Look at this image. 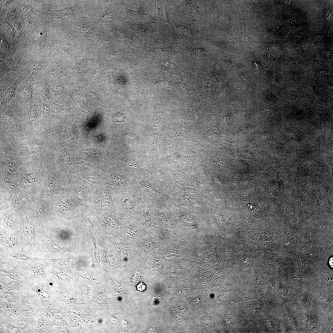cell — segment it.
Masks as SVG:
<instances>
[{
    "label": "cell",
    "instance_id": "1",
    "mask_svg": "<svg viewBox=\"0 0 333 333\" xmlns=\"http://www.w3.org/2000/svg\"><path fill=\"white\" fill-rule=\"evenodd\" d=\"M111 187L115 210L118 211L131 213L149 204V197L141 184L128 188Z\"/></svg>",
    "mask_w": 333,
    "mask_h": 333
},
{
    "label": "cell",
    "instance_id": "2",
    "mask_svg": "<svg viewBox=\"0 0 333 333\" xmlns=\"http://www.w3.org/2000/svg\"><path fill=\"white\" fill-rule=\"evenodd\" d=\"M95 191L89 199L87 205L98 213L115 210L112 187L100 179L95 184Z\"/></svg>",
    "mask_w": 333,
    "mask_h": 333
},
{
    "label": "cell",
    "instance_id": "3",
    "mask_svg": "<svg viewBox=\"0 0 333 333\" xmlns=\"http://www.w3.org/2000/svg\"><path fill=\"white\" fill-rule=\"evenodd\" d=\"M100 179L111 187L128 188L141 184L138 176L129 174L116 167L109 169L100 176Z\"/></svg>",
    "mask_w": 333,
    "mask_h": 333
},
{
    "label": "cell",
    "instance_id": "4",
    "mask_svg": "<svg viewBox=\"0 0 333 333\" xmlns=\"http://www.w3.org/2000/svg\"><path fill=\"white\" fill-rule=\"evenodd\" d=\"M70 181V194L82 208L85 207L95 191V184L76 175L71 176Z\"/></svg>",
    "mask_w": 333,
    "mask_h": 333
},
{
    "label": "cell",
    "instance_id": "5",
    "mask_svg": "<svg viewBox=\"0 0 333 333\" xmlns=\"http://www.w3.org/2000/svg\"><path fill=\"white\" fill-rule=\"evenodd\" d=\"M0 107L8 106L15 97L18 87L21 83L16 71L8 73L0 79Z\"/></svg>",
    "mask_w": 333,
    "mask_h": 333
},
{
    "label": "cell",
    "instance_id": "6",
    "mask_svg": "<svg viewBox=\"0 0 333 333\" xmlns=\"http://www.w3.org/2000/svg\"><path fill=\"white\" fill-rule=\"evenodd\" d=\"M21 82L26 83L34 86L49 73L45 69L44 61L37 60L29 66L21 71H16Z\"/></svg>",
    "mask_w": 333,
    "mask_h": 333
},
{
    "label": "cell",
    "instance_id": "7",
    "mask_svg": "<svg viewBox=\"0 0 333 333\" xmlns=\"http://www.w3.org/2000/svg\"><path fill=\"white\" fill-rule=\"evenodd\" d=\"M0 232V247L10 253L20 251L23 235L21 232Z\"/></svg>",
    "mask_w": 333,
    "mask_h": 333
},
{
    "label": "cell",
    "instance_id": "8",
    "mask_svg": "<svg viewBox=\"0 0 333 333\" xmlns=\"http://www.w3.org/2000/svg\"><path fill=\"white\" fill-rule=\"evenodd\" d=\"M15 97L18 102L27 106L39 101L35 86L26 83L19 84Z\"/></svg>",
    "mask_w": 333,
    "mask_h": 333
},
{
    "label": "cell",
    "instance_id": "9",
    "mask_svg": "<svg viewBox=\"0 0 333 333\" xmlns=\"http://www.w3.org/2000/svg\"><path fill=\"white\" fill-rule=\"evenodd\" d=\"M36 89L39 101L42 104H51V82L49 73L34 85Z\"/></svg>",
    "mask_w": 333,
    "mask_h": 333
},
{
    "label": "cell",
    "instance_id": "10",
    "mask_svg": "<svg viewBox=\"0 0 333 333\" xmlns=\"http://www.w3.org/2000/svg\"><path fill=\"white\" fill-rule=\"evenodd\" d=\"M6 60L1 64L0 79L7 73L21 67L24 63V57L19 55Z\"/></svg>",
    "mask_w": 333,
    "mask_h": 333
},
{
    "label": "cell",
    "instance_id": "11",
    "mask_svg": "<svg viewBox=\"0 0 333 333\" xmlns=\"http://www.w3.org/2000/svg\"><path fill=\"white\" fill-rule=\"evenodd\" d=\"M1 122L5 127L16 132H19L21 130V123L18 118L12 113L1 112Z\"/></svg>",
    "mask_w": 333,
    "mask_h": 333
},
{
    "label": "cell",
    "instance_id": "12",
    "mask_svg": "<svg viewBox=\"0 0 333 333\" xmlns=\"http://www.w3.org/2000/svg\"><path fill=\"white\" fill-rule=\"evenodd\" d=\"M75 172L90 183L95 184L100 179L102 174L92 169L83 166L75 167Z\"/></svg>",
    "mask_w": 333,
    "mask_h": 333
},
{
    "label": "cell",
    "instance_id": "13",
    "mask_svg": "<svg viewBox=\"0 0 333 333\" xmlns=\"http://www.w3.org/2000/svg\"><path fill=\"white\" fill-rule=\"evenodd\" d=\"M24 236L23 242H25L27 241L29 244L30 242L33 244V246H35L36 247V226L28 219L26 220L25 225L24 227Z\"/></svg>",
    "mask_w": 333,
    "mask_h": 333
},
{
    "label": "cell",
    "instance_id": "14",
    "mask_svg": "<svg viewBox=\"0 0 333 333\" xmlns=\"http://www.w3.org/2000/svg\"><path fill=\"white\" fill-rule=\"evenodd\" d=\"M42 105V104L38 101L27 106V118L31 125L33 126L36 124L39 116V108Z\"/></svg>",
    "mask_w": 333,
    "mask_h": 333
},
{
    "label": "cell",
    "instance_id": "15",
    "mask_svg": "<svg viewBox=\"0 0 333 333\" xmlns=\"http://www.w3.org/2000/svg\"><path fill=\"white\" fill-rule=\"evenodd\" d=\"M64 185L59 179L51 177L48 181V190L50 193L54 195H58L65 192Z\"/></svg>",
    "mask_w": 333,
    "mask_h": 333
},
{
    "label": "cell",
    "instance_id": "16",
    "mask_svg": "<svg viewBox=\"0 0 333 333\" xmlns=\"http://www.w3.org/2000/svg\"><path fill=\"white\" fill-rule=\"evenodd\" d=\"M0 297L6 301L12 303H18L21 300V297L18 294L9 290H1Z\"/></svg>",
    "mask_w": 333,
    "mask_h": 333
},
{
    "label": "cell",
    "instance_id": "17",
    "mask_svg": "<svg viewBox=\"0 0 333 333\" xmlns=\"http://www.w3.org/2000/svg\"><path fill=\"white\" fill-rule=\"evenodd\" d=\"M30 269L33 275L37 276L42 277L46 274V269L44 265L38 262H36L32 264Z\"/></svg>",
    "mask_w": 333,
    "mask_h": 333
},
{
    "label": "cell",
    "instance_id": "18",
    "mask_svg": "<svg viewBox=\"0 0 333 333\" xmlns=\"http://www.w3.org/2000/svg\"><path fill=\"white\" fill-rule=\"evenodd\" d=\"M2 307L4 309L5 313L8 316L11 317H14L17 314V310L15 306L14 305L8 303L1 302Z\"/></svg>",
    "mask_w": 333,
    "mask_h": 333
},
{
    "label": "cell",
    "instance_id": "19",
    "mask_svg": "<svg viewBox=\"0 0 333 333\" xmlns=\"http://www.w3.org/2000/svg\"><path fill=\"white\" fill-rule=\"evenodd\" d=\"M0 271L12 280H18L20 278L18 272L15 269H0Z\"/></svg>",
    "mask_w": 333,
    "mask_h": 333
},
{
    "label": "cell",
    "instance_id": "20",
    "mask_svg": "<svg viewBox=\"0 0 333 333\" xmlns=\"http://www.w3.org/2000/svg\"><path fill=\"white\" fill-rule=\"evenodd\" d=\"M51 104H42L41 108L42 113V120L43 121H48L49 118L50 112Z\"/></svg>",
    "mask_w": 333,
    "mask_h": 333
},
{
    "label": "cell",
    "instance_id": "21",
    "mask_svg": "<svg viewBox=\"0 0 333 333\" xmlns=\"http://www.w3.org/2000/svg\"><path fill=\"white\" fill-rule=\"evenodd\" d=\"M3 286L9 291H18L23 286L22 285L20 284L15 280L5 284Z\"/></svg>",
    "mask_w": 333,
    "mask_h": 333
},
{
    "label": "cell",
    "instance_id": "22",
    "mask_svg": "<svg viewBox=\"0 0 333 333\" xmlns=\"http://www.w3.org/2000/svg\"><path fill=\"white\" fill-rule=\"evenodd\" d=\"M3 227L9 230H15L14 222L13 219L8 217L4 218L2 221Z\"/></svg>",
    "mask_w": 333,
    "mask_h": 333
},
{
    "label": "cell",
    "instance_id": "23",
    "mask_svg": "<svg viewBox=\"0 0 333 333\" xmlns=\"http://www.w3.org/2000/svg\"><path fill=\"white\" fill-rule=\"evenodd\" d=\"M47 321L44 319H39L36 324L35 331V332H43L47 326Z\"/></svg>",
    "mask_w": 333,
    "mask_h": 333
},
{
    "label": "cell",
    "instance_id": "24",
    "mask_svg": "<svg viewBox=\"0 0 333 333\" xmlns=\"http://www.w3.org/2000/svg\"><path fill=\"white\" fill-rule=\"evenodd\" d=\"M21 313L25 317H31L33 315L34 308L30 305H26L22 309Z\"/></svg>",
    "mask_w": 333,
    "mask_h": 333
},
{
    "label": "cell",
    "instance_id": "25",
    "mask_svg": "<svg viewBox=\"0 0 333 333\" xmlns=\"http://www.w3.org/2000/svg\"><path fill=\"white\" fill-rule=\"evenodd\" d=\"M34 290L38 295L41 299H48L50 298V295L48 292L43 289L36 288Z\"/></svg>",
    "mask_w": 333,
    "mask_h": 333
},
{
    "label": "cell",
    "instance_id": "26",
    "mask_svg": "<svg viewBox=\"0 0 333 333\" xmlns=\"http://www.w3.org/2000/svg\"><path fill=\"white\" fill-rule=\"evenodd\" d=\"M26 180L28 186L33 187L36 183V175L33 173L28 174L27 175Z\"/></svg>",
    "mask_w": 333,
    "mask_h": 333
},
{
    "label": "cell",
    "instance_id": "27",
    "mask_svg": "<svg viewBox=\"0 0 333 333\" xmlns=\"http://www.w3.org/2000/svg\"><path fill=\"white\" fill-rule=\"evenodd\" d=\"M56 134V130L55 129L51 128L43 133L41 136L44 139H48L55 136Z\"/></svg>",
    "mask_w": 333,
    "mask_h": 333
},
{
    "label": "cell",
    "instance_id": "28",
    "mask_svg": "<svg viewBox=\"0 0 333 333\" xmlns=\"http://www.w3.org/2000/svg\"><path fill=\"white\" fill-rule=\"evenodd\" d=\"M34 320L33 318L23 317L21 318L19 320L20 325L23 327H26L32 323Z\"/></svg>",
    "mask_w": 333,
    "mask_h": 333
},
{
    "label": "cell",
    "instance_id": "29",
    "mask_svg": "<svg viewBox=\"0 0 333 333\" xmlns=\"http://www.w3.org/2000/svg\"><path fill=\"white\" fill-rule=\"evenodd\" d=\"M92 241H93V243L94 247L95 249V258L96 260H97V261H99L100 258V254L98 248L97 247V244L96 239L94 238L93 236H92Z\"/></svg>",
    "mask_w": 333,
    "mask_h": 333
},
{
    "label": "cell",
    "instance_id": "30",
    "mask_svg": "<svg viewBox=\"0 0 333 333\" xmlns=\"http://www.w3.org/2000/svg\"><path fill=\"white\" fill-rule=\"evenodd\" d=\"M7 166L8 169L10 171L14 172L17 169V167L15 163L11 160H8L7 162Z\"/></svg>",
    "mask_w": 333,
    "mask_h": 333
},
{
    "label": "cell",
    "instance_id": "31",
    "mask_svg": "<svg viewBox=\"0 0 333 333\" xmlns=\"http://www.w3.org/2000/svg\"><path fill=\"white\" fill-rule=\"evenodd\" d=\"M9 329L10 332L11 333H22L25 330L23 328L14 325L10 326Z\"/></svg>",
    "mask_w": 333,
    "mask_h": 333
},
{
    "label": "cell",
    "instance_id": "32",
    "mask_svg": "<svg viewBox=\"0 0 333 333\" xmlns=\"http://www.w3.org/2000/svg\"><path fill=\"white\" fill-rule=\"evenodd\" d=\"M43 312L45 315L48 318L54 313L55 309L52 307L48 306L45 308Z\"/></svg>",
    "mask_w": 333,
    "mask_h": 333
},
{
    "label": "cell",
    "instance_id": "33",
    "mask_svg": "<svg viewBox=\"0 0 333 333\" xmlns=\"http://www.w3.org/2000/svg\"><path fill=\"white\" fill-rule=\"evenodd\" d=\"M202 320L203 323L207 326H209L211 324L212 319L208 315L203 314L202 316Z\"/></svg>",
    "mask_w": 333,
    "mask_h": 333
},
{
    "label": "cell",
    "instance_id": "34",
    "mask_svg": "<svg viewBox=\"0 0 333 333\" xmlns=\"http://www.w3.org/2000/svg\"><path fill=\"white\" fill-rule=\"evenodd\" d=\"M153 243L150 241L147 240L145 242L144 244V249L147 251H150L153 248Z\"/></svg>",
    "mask_w": 333,
    "mask_h": 333
},
{
    "label": "cell",
    "instance_id": "35",
    "mask_svg": "<svg viewBox=\"0 0 333 333\" xmlns=\"http://www.w3.org/2000/svg\"><path fill=\"white\" fill-rule=\"evenodd\" d=\"M255 304H249V305H247L246 306L247 309L248 310L247 311H251L252 310V311H255V310H257V308L256 307H255Z\"/></svg>",
    "mask_w": 333,
    "mask_h": 333
},
{
    "label": "cell",
    "instance_id": "36",
    "mask_svg": "<svg viewBox=\"0 0 333 333\" xmlns=\"http://www.w3.org/2000/svg\"><path fill=\"white\" fill-rule=\"evenodd\" d=\"M324 36L322 34H318L315 35L314 39L316 41H321L323 39Z\"/></svg>",
    "mask_w": 333,
    "mask_h": 333
},
{
    "label": "cell",
    "instance_id": "37",
    "mask_svg": "<svg viewBox=\"0 0 333 333\" xmlns=\"http://www.w3.org/2000/svg\"><path fill=\"white\" fill-rule=\"evenodd\" d=\"M14 202L15 204L18 206L21 205L23 204L22 200L19 198H16L15 199Z\"/></svg>",
    "mask_w": 333,
    "mask_h": 333
},
{
    "label": "cell",
    "instance_id": "38",
    "mask_svg": "<svg viewBox=\"0 0 333 333\" xmlns=\"http://www.w3.org/2000/svg\"><path fill=\"white\" fill-rule=\"evenodd\" d=\"M331 52L329 51H325L322 53L323 56L325 58L329 57L331 56Z\"/></svg>",
    "mask_w": 333,
    "mask_h": 333
},
{
    "label": "cell",
    "instance_id": "39",
    "mask_svg": "<svg viewBox=\"0 0 333 333\" xmlns=\"http://www.w3.org/2000/svg\"><path fill=\"white\" fill-rule=\"evenodd\" d=\"M291 23L292 24H296L300 23V20L297 18H294L291 21Z\"/></svg>",
    "mask_w": 333,
    "mask_h": 333
},
{
    "label": "cell",
    "instance_id": "40",
    "mask_svg": "<svg viewBox=\"0 0 333 333\" xmlns=\"http://www.w3.org/2000/svg\"><path fill=\"white\" fill-rule=\"evenodd\" d=\"M143 284H142V283H140V284L138 285V286H137V287H140L139 288H138V290H140V291H142L143 290H145V288H144V287H145V285H143Z\"/></svg>",
    "mask_w": 333,
    "mask_h": 333
},
{
    "label": "cell",
    "instance_id": "41",
    "mask_svg": "<svg viewBox=\"0 0 333 333\" xmlns=\"http://www.w3.org/2000/svg\"><path fill=\"white\" fill-rule=\"evenodd\" d=\"M6 182L8 184V185H9V184L10 185H10V186H11V187H15V188L16 187V184L14 185V184H15L14 182H12V183H11V181H10V182L9 181H7Z\"/></svg>",
    "mask_w": 333,
    "mask_h": 333
},
{
    "label": "cell",
    "instance_id": "42",
    "mask_svg": "<svg viewBox=\"0 0 333 333\" xmlns=\"http://www.w3.org/2000/svg\"><path fill=\"white\" fill-rule=\"evenodd\" d=\"M292 62L296 64H298L300 63V61L298 59L294 58L292 59Z\"/></svg>",
    "mask_w": 333,
    "mask_h": 333
},
{
    "label": "cell",
    "instance_id": "43",
    "mask_svg": "<svg viewBox=\"0 0 333 333\" xmlns=\"http://www.w3.org/2000/svg\"><path fill=\"white\" fill-rule=\"evenodd\" d=\"M320 73L321 74V75L325 76H326L327 74V72L325 71L322 70L320 72Z\"/></svg>",
    "mask_w": 333,
    "mask_h": 333
},
{
    "label": "cell",
    "instance_id": "44",
    "mask_svg": "<svg viewBox=\"0 0 333 333\" xmlns=\"http://www.w3.org/2000/svg\"><path fill=\"white\" fill-rule=\"evenodd\" d=\"M330 264L331 267H333V258H331L330 261Z\"/></svg>",
    "mask_w": 333,
    "mask_h": 333
}]
</instances>
